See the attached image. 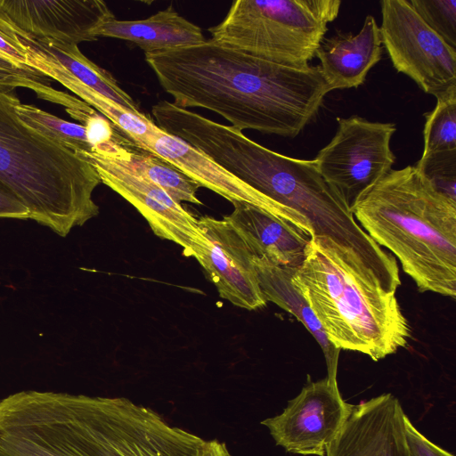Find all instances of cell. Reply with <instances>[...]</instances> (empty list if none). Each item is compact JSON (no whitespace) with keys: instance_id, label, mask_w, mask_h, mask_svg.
I'll list each match as a JSON object with an SVG mask.
<instances>
[{"instance_id":"1","label":"cell","mask_w":456,"mask_h":456,"mask_svg":"<svg viewBox=\"0 0 456 456\" xmlns=\"http://www.w3.org/2000/svg\"><path fill=\"white\" fill-rule=\"evenodd\" d=\"M145 61L176 106L209 110L240 131L294 138L330 92L319 65H283L212 39L145 53Z\"/></svg>"},{"instance_id":"2","label":"cell","mask_w":456,"mask_h":456,"mask_svg":"<svg viewBox=\"0 0 456 456\" xmlns=\"http://www.w3.org/2000/svg\"><path fill=\"white\" fill-rule=\"evenodd\" d=\"M161 126L251 188L298 213L309 224L312 237L333 241L362 274L395 293L401 285L395 257L359 225L347 204L322 176L314 159L280 154L232 126L175 105L167 111Z\"/></svg>"},{"instance_id":"3","label":"cell","mask_w":456,"mask_h":456,"mask_svg":"<svg viewBox=\"0 0 456 456\" xmlns=\"http://www.w3.org/2000/svg\"><path fill=\"white\" fill-rule=\"evenodd\" d=\"M203 441L125 397L24 390L0 400V456H197Z\"/></svg>"},{"instance_id":"4","label":"cell","mask_w":456,"mask_h":456,"mask_svg":"<svg viewBox=\"0 0 456 456\" xmlns=\"http://www.w3.org/2000/svg\"><path fill=\"white\" fill-rule=\"evenodd\" d=\"M351 211L420 292L455 298L456 202L437 192L415 165L392 169Z\"/></svg>"},{"instance_id":"5","label":"cell","mask_w":456,"mask_h":456,"mask_svg":"<svg viewBox=\"0 0 456 456\" xmlns=\"http://www.w3.org/2000/svg\"><path fill=\"white\" fill-rule=\"evenodd\" d=\"M20 102L15 89L0 88V187L29 219L66 237L99 214L93 192L100 176L88 160L25 124Z\"/></svg>"},{"instance_id":"6","label":"cell","mask_w":456,"mask_h":456,"mask_svg":"<svg viewBox=\"0 0 456 456\" xmlns=\"http://www.w3.org/2000/svg\"><path fill=\"white\" fill-rule=\"evenodd\" d=\"M329 239L312 237L292 283L329 341L377 362L405 347L411 328L395 297L353 267Z\"/></svg>"},{"instance_id":"7","label":"cell","mask_w":456,"mask_h":456,"mask_svg":"<svg viewBox=\"0 0 456 456\" xmlns=\"http://www.w3.org/2000/svg\"><path fill=\"white\" fill-rule=\"evenodd\" d=\"M340 0H237L211 39L276 63L305 67L338 15Z\"/></svg>"},{"instance_id":"8","label":"cell","mask_w":456,"mask_h":456,"mask_svg":"<svg viewBox=\"0 0 456 456\" xmlns=\"http://www.w3.org/2000/svg\"><path fill=\"white\" fill-rule=\"evenodd\" d=\"M338 129L314 159L324 180L350 208L392 170L395 156L390 142L394 123L353 115L338 118Z\"/></svg>"},{"instance_id":"9","label":"cell","mask_w":456,"mask_h":456,"mask_svg":"<svg viewBox=\"0 0 456 456\" xmlns=\"http://www.w3.org/2000/svg\"><path fill=\"white\" fill-rule=\"evenodd\" d=\"M380 6L381 42L394 68L435 97L456 88V49L423 21L410 0H382Z\"/></svg>"},{"instance_id":"10","label":"cell","mask_w":456,"mask_h":456,"mask_svg":"<svg viewBox=\"0 0 456 456\" xmlns=\"http://www.w3.org/2000/svg\"><path fill=\"white\" fill-rule=\"evenodd\" d=\"M354 404L346 403L338 382L327 377L312 381L310 376L299 394L289 401L281 413L265 419L276 445L300 455L325 456L351 413Z\"/></svg>"},{"instance_id":"11","label":"cell","mask_w":456,"mask_h":456,"mask_svg":"<svg viewBox=\"0 0 456 456\" xmlns=\"http://www.w3.org/2000/svg\"><path fill=\"white\" fill-rule=\"evenodd\" d=\"M97 171L101 182L132 204L159 238L183 248V255L197 257L207 240L199 221L181 203L149 180L125 167L118 161L94 152H78Z\"/></svg>"},{"instance_id":"12","label":"cell","mask_w":456,"mask_h":456,"mask_svg":"<svg viewBox=\"0 0 456 456\" xmlns=\"http://www.w3.org/2000/svg\"><path fill=\"white\" fill-rule=\"evenodd\" d=\"M112 17L102 0H0V19L14 32L69 45L96 41L95 29Z\"/></svg>"},{"instance_id":"13","label":"cell","mask_w":456,"mask_h":456,"mask_svg":"<svg viewBox=\"0 0 456 456\" xmlns=\"http://www.w3.org/2000/svg\"><path fill=\"white\" fill-rule=\"evenodd\" d=\"M198 221L207 246L196 259L219 296L246 310L264 307L267 301L258 283L254 256L241 238L224 219L205 216Z\"/></svg>"},{"instance_id":"14","label":"cell","mask_w":456,"mask_h":456,"mask_svg":"<svg viewBox=\"0 0 456 456\" xmlns=\"http://www.w3.org/2000/svg\"><path fill=\"white\" fill-rule=\"evenodd\" d=\"M406 416L390 393L353 405L325 456H411L405 437Z\"/></svg>"},{"instance_id":"15","label":"cell","mask_w":456,"mask_h":456,"mask_svg":"<svg viewBox=\"0 0 456 456\" xmlns=\"http://www.w3.org/2000/svg\"><path fill=\"white\" fill-rule=\"evenodd\" d=\"M144 151L156 154L176 167L200 187L208 188L231 202L240 201L258 207L290 221L313 235L306 220L298 213L281 206L218 166L204 153L158 126L147 141Z\"/></svg>"},{"instance_id":"16","label":"cell","mask_w":456,"mask_h":456,"mask_svg":"<svg viewBox=\"0 0 456 456\" xmlns=\"http://www.w3.org/2000/svg\"><path fill=\"white\" fill-rule=\"evenodd\" d=\"M224 216L255 256L297 268L303 262L311 234L294 223L246 202L233 201Z\"/></svg>"},{"instance_id":"17","label":"cell","mask_w":456,"mask_h":456,"mask_svg":"<svg viewBox=\"0 0 456 456\" xmlns=\"http://www.w3.org/2000/svg\"><path fill=\"white\" fill-rule=\"evenodd\" d=\"M315 56L330 91L358 87L382 56L380 30L375 18L367 15L356 35L338 30L324 37Z\"/></svg>"},{"instance_id":"18","label":"cell","mask_w":456,"mask_h":456,"mask_svg":"<svg viewBox=\"0 0 456 456\" xmlns=\"http://www.w3.org/2000/svg\"><path fill=\"white\" fill-rule=\"evenodd\" d=\"M14 33L25 49L28 66L42 72L51 79L57 80L78 95L82 101L109 119L121 134L143 150L157 126L149 115L146 117L137 116L83 85L28 37Z\"/></svg>"},{"instance_id":"19","label":"cell","mask_w":456,"mask_h":456,"mask_svg":"<svg viewBox=\"0 0 456 456\" xmlns=\"http://www.w3.org/2000/svg\"><path fill=\"white\" fill-rule=\"evenodd\" d=\"M94 36L126 40L145 53L191 46L206 41L201 28L179 15L172 6L143 20H119L114 16L102 23Z\"/></svg>"},{"instance_id":"20","label":"cell","mask_w":456,"mask_h":456,"mask_svg":"<svg viewBox=\"0 0 456 456\" xmlns=\"http://www.w3.org/2000/svg\"><path fill=\"white\" fill-rule=\"evenodd\" d=\"M253 263L266 301L274 303L304 324L322 350L327 365V378L337 382L340 350L329 341L308 303L293 285L292 275L296 268L281 266L265 257L255 256Z\"/></svg>"},{"instance_id":"21","label":"cell","mask_w":456,"mask_h":456,"mask_svg":"<svg viewBox=\"0 0 456 456\" xmlns=\"http://www.w3.org/2000/svg\"><path fill=\"white\" fill-rule=\"evenodd\" d=\"M25 37L49 54L83 85L137 116H148L141 110L139 104L119 86L116 78L109 71L86 57L77 45L48 38Z\"/></svg>"},{"instance_id":"22","label":"cell","mask_w":456,"mask_h":456,"mask_svg":"<svg viewBox=\"0 0 456 456\" xmlns=\"http://www.w3.org/2000/svg\"><path fill=\"white\" fill-rule=\"evenodd\" d=\"M118 162L161 188L176 202L202 204L197 197L200 186L176 167L156 154L136 146L126 160Z\"/></svg>"},{"instance_id":"23","label":"cell","mask_w":456,"mask_h":456,"mask_svg":"<svg viewBox=\"0 0 456 456\" xmlns=\"http://www.w3.org/2000/svg\"><path fill=\"white\" fill-rule=\"evenodd\" d=\"M15 110L25 124L48 139L76 153L92 152L83 125L61 119L34 105L20 102Z\"/></svg>"},{"instance_id":"24","label":"cell","mask_w":456,"mask_h":456,"mask_svg":"<svg viewBox=\"0 0 456 456\" xmlns=\"http://www.w3.org/2000/svg\"><path fill=\"white\" fill-rule=\"evenodd\" d=\"M436 98L435 109L424 114L422 156L456 151V88Z\"/></svg>"},{"instance_id":"25","label":"cell","mask_w":456,"mask_h":456,"mask_svg":"<svg viewBox=\"0 0 456 456\" xmlns=\"http://www.w3.org/2000/svg\"><path fill=\"white\" fill-rule=\"evenodd\" d=\"M19 87L29 89L38 98L61 105L65 110L77 103L76 97L54 89L50 77L33 68L13 62L0 52V88Z\"/></svg>"},{"instance_id":"26","label":"cell","mask_w":456,"mask_h":456,"mask_svg":"<svg viewBox=\"0 0 456 456\" xmlns=\"http://www.w3.org/2000/svg\"><path fill=\"white\" fill-rule=\"evenodd\" d=\"M410 3L423 21L456 49V0H410Z\"/></svg>"},{"instance_id":"27","label":"cell","mask_w":456,"mask_h":456,"mask_svg":"<svg viewBox=\"0 0 456 456\" xmlns=\"http://www.w3.org/2000/svg\"><path fill=\"white\" fill-rule=\"evenodd\" d=\"M415 166L437 192L456 202V151L421 156Z\"/></svg>"},{"instance_id":"28","label":"cell","mask_w":456,"mask_h":456,"mask_svg":"<svg viewBox=\"0 0 456 456\" xmlns=\"http://www.w3.org/2000/svg\"><path fill=\"white\" fill-rule=\"evenodd\" d=\"M405 437L411 456H454L421 434L405 417Z\"/></svg>"},{"instance_id":"29","label":"cell","mask_w":456,"mask_h":456,"mask_svg":"<svg viewBox=\"0 0 456 456\" xmlns=\"http://www.w3.org/2000/svg\"><path fill=\"white\" fill-rule=\"evenodd\" d=\"M0 52L13 62L28 66L24 47L20 45L12 28L0 19Z\"/></svg>"},{"instance_id":"30","label":"cell","mask_w":456,"mask_h":456,"mask_svg":"<svg viewBox=\"0 0 456 456\" xmlns=\"http://www.w3.org/2000/svg\"><path fill=\"white\" fill-rule=\"evenodd\" d=\"M29 219L28 209L13 196L0 187V219Z\"/></svg>"},{"instance_id":"31","label":"cell","mask_w":456,"mask_h":456,"mask_svg":"<svg viewBox=\"0 0 456 456\" xmlns=\"http://www.w3.org/2000/svg\"><path fill=\"white\" fill-rule=\"evenodd\" d=\"M197 456H232L226 444L216 439L203 441Z\"/></svg>"}]
</instances>
